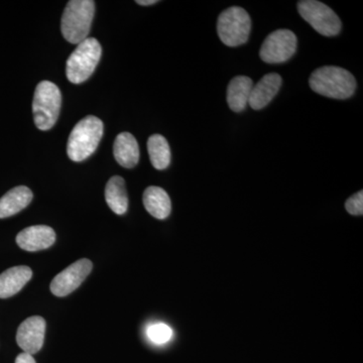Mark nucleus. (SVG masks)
I'll return each instance as SVG.
<instances>
[{
  "instance_id": "1",
  "label": "nucleus",
  "mask_w": 363,
  "mask_h": 363,
  "mask_svg": "<svg viewBox=\"0 0 363 363\" xmlns=\"http://www.w3.org/2000/svg\"><path fill=\"white\" fill-rule=\"evenodd\" d=\"M310 87L322 96L348 99L354 94L357 83L354 76L340 67L324 66L313 72Z\"/></svg>"
},
{
  "instance_id": "2",
  "label": "nucleus",
  "mask_w": 363,
  "mask_h": 363,
  "mask_svg": "<svg viewBox=\"0 0 363 363\" xmlns=\"http://www.w3.org/2000/svg\"><path fill=\"white\" fill-rule=\"evenodd\" d=\"M104 123L96 116L79 121L69 136L67 154L72 161L82 162L97 150L104 135Z\"/></svg>"
},
{
  "instance_id": "3",
  "label": "nucleus",
  "mask_w": 363,
  "mask_h": 363,
  "mask_svg": "<svg viewBox=\"0 0 363 363\" xmlns=\"http://www.w3.org/2000/svg\"><path fill=\"white\" fill-rule=\"evenodd\" d=\"M95 13L93 0H71L62 16L61 30L66 40L74 45L87 39Z\"/></svg>"
},
{
  "instance_id": "4",
  "label": "nucleus",
  "mask_w": 363,
  "mask_h": 363,
  "mask_svg": "<svg viewBox=\"0 0 363 363\" xmlns=\"http://www.w3.org/2000/svg\"><path fill=\"white\" fill-rule=\"evenodd\" d=\"M101 54V45L94 38H87L78 44L67 60L66 75L68 80L73 84L85 82L96 69Z\"/></svg>"
},
{
  "instance_id": "5",
  "label": "nucleus",
  "mask_w": 363,
  "mask_h": 363,
  "mask_svg": "<svg viewBox=\"0 0 363 363\" xmlns=\"http://www.w3.org/2000/svg\"><path fill=\"white\" fill-rule=\"evenodd\" d=\"M62 95L58 86L50 81H42L33 95V121L40 130H51L58 121Z\"/></svg>"
},
{
  "instance_id": "6",
  "label": "nucleus",
  "mask_w": 363,
  "mask_h": 363,
  "mask_svg": "<svg viewBox=\"0 0 363 363\" xmlns=\"http://www.w3.org/2000/svg\"><path fill=\"white\" fill-rule=\"evenodd\" d=\"M252 30L250 14L242 7L233 6L222 11L217 21L219 39L228 47L245 44Z\"/></svg>"
},
{
  "instance_id": "7",
  "label": "nucleus",
  "mask_w": 363,
  "mask_h": 363,
  "mask_svg": "<svg viewBox=\"0 0 363 363\" xmlns=\"http://www.w3.org/2000/svg\"><path fill=\"white\" fill-rule=\"evenodd\" d=\"M300 16L324 37H335L341 32L342 23L337 14L323 2L303 0L298 2Z\"/></svg>"
},
{
  "instance_id": "8",
  "label": "nucleus",
  "mask_w": 363,
  "mask_h": 363,
  "mask_svg": "<svg viewBox=\"0 0 363 363\" xmlns=\"http://www.w3.org/2000/svg\"><path fill=\"white\" fill-rule=\"evenodd\" d=\"M297 50V37L290 30L269 33L262 43L259 57L267 64H281L290 60Z\"/></svg>"
},
{
  "instance_id": "9",
  "label": "nucleus",
  "mask_w": 363,
  "mask_h": 363,
  "mask_svg": "<svg viewBox=\"0 0 363 363\" xmlns=\"http://www.w3.org/2000/svg\"><path fill=\"white\" fill-rule=\"evenodd\" d=\"M93 264L89 259H80L60 272L52 279L51 292L57 297H66L80 286L92 271Z\"/></svg>"
},
{
  "instance_id": "10",
  "label": "nucleus",
  "mask_w": 363,
  "mask_h": 363,
  "mask_svg": "<svg viewBox=\"0 0 363 363\" xmlns=\"http://www.w3.org/2000/svg\"><path fill=\"white\" fill-rule=\"evenodd\" d=\"M45 321L44 318H28L20 325L16 333V342L26 353L33 355L39 352L44 345Z\"/></svg>"
},
{
  "instance_id": "11",
  "label": "nucleus",
  "mask_w": 363,
  "mask_h": 363,
  "mask_svg": "<svg viewBox=\"0 0 363 363\" xmlns=\"http://www.w3.org/2000/svg\"><path fill=\"white\" fill-rule=\"evenodd\" d=\"M56 241L54 229L47 225H35L23 229L16 236V243L26 252H39L51 247Z\"/></svg>"
},
{
  "instance_id": "12",
  "label": "nucleus",
  "mask_w": 363,
  "mask_h": 363,
  "mask_svg": "<svg viewBox=\"0 0 363 363\" xmlns=\"http://www.w3.org/2000/svg\"><path fill=\"white\" fill-rule=\"evenodd\" d=\"M281 76L277 73H269L260 79L257 84L252 86L248 104L255 111L264 108L269 102L278 94L281 88Z\"/></svg>"
},
{
  "instance_id": "13",
  "label": "nucleus",
  "mask_w": 363,
  "mask_h": 363,
  "mask_svg": "<svg viewBox=\"0 0 363 363\" xmlns=\"http://www.w3.org/2000/svg\"><path fill=\"white\" fill-rule=\"evenodd\" d=\"M113 155L123 168H135L140 161V147L135 136L130 133H119L114 140Z\"/></svg>"
},
{
  "instance_id": "14",
  "label": "nucleus",
  "mask_w": 363,
  "mask_h": 363,
  "mask_svg": "<svg viewBox=\"0 0 363 363\" xmlns=\"http://www.w3.org/2000/svg\"><path fill=\"white\" fill-rule=\"evenodd\" d=\"M33 277L28 267L18 266L6 269L0 274V298L13 297L20 292Z\"/></svg>"
},
{
  "instance_id": "15",
  "label": "nucleus",
  "mask_w": 363,
  "mask_h": 363,
  "mask_svg": "<svg viewBox=\"0 0 363 363\" xmlns=\"http://www.w3.org/2000/svg\"><path fill=\"white\" fill-rule=\"evenodd\" d=\"M33 192L26 186H18L9 190L0 198V218H7L18 214L30 205Z\"/></svg>"
},
{
  "instance_id": "16",
  "label": "nucleus",
  "mask_w": 363,
  "mask_h": 363,
  "mask_svg": "<svg viewBox=\"0 0 363 363\" xmlns=\"http://www.w3.org/2000/svg\"><path fill=\"white\" fill-rule=\"evenodd\" d=\"M253 82L247 76H236L227 87V104L234 112H241L247 108L250 101Z\"/></svg>"
},
{
  "instance_id": "17",
  "label": "nucleus",
  "mask_w": 363,
  "mask_h": 363,
  "mask_svg": "<svg viewBox=\"0 0 363 363\" xmlns=\"http://www.w3.org/2000/svg\"><path fill=\"white\" fill-rule=\"evenodd\" d=\"M143 200L145 210L155 218L162 220L171 214V199L164 189L155 186L145 189Z\"/></svg>"
},
{
  "instance_id": "18",
  "label": "nucleus",
  "mask_w": 363,
  "mask_h": 363,
  "mask_svg": "<svg viewBox=\"0 0 363 363\" xmlns=\"http://www.w3.org/2000/svg\"><path fill=\"white\" fill-rule=\"evenodd\" d=\"M105 200L114 213H126L128 208V196L125 182L121 177L114 176L108 181L105 188Z\"/></svg>"
},
{
  "instance_id": "19",
  "label": "nucleus",
  "mask_w": 363,
  "mask_h": 363,
  "mask_svg": "<svg viewBox=\"0 0 363 363\" xmlns=\"http://www.w3.org/2000/svg\"><path fill=\"white\" fill-rule=\"evenodd\" d=\"M150 162L157 169L168 168L171 164V149L168 140L161 135H152L147 140Z\"/></svg>"
},
{
  "instance_id": "20",
  "label": "nucleus",
  "mask_w": 363,
  "mask_h": 363,
  "mask_svg": "<svg viewBox=\"0 0 363 363\" xmlns=\"http://www.w3.org/2000/svg\"><path fill=\"white\" fill-rule=\"evenodd\" d=\"M147 333L150 340L156 344L167 343L173 336V330L164 323L152 325L147 328Z\"/></svg>"
},
{
  "instance_id": "21",
  "label": "nucleus",
  "mask_w": 363,
  "mask_h": 363,
  "mask_svg": "<svg viewBox=\"0 0 363 363\" xmlns=\"http://www.w3.org/2000/svg\"><path fill=\"white\" fill-rule=\"evenodd\" d=\"M345 208L348 213L358 216L363 213V192L359 191L357 194L351 196L345 203Z\"/></svg>"
},
{
  "instance_id": "22",
  "label": "nucleus",
  "mask_w": 363,
  "mask_h": 363,
  "mask_svg": "<svg viewBox=\"0 0 363 363\" xmlns=\"http://www.w3.org/2000/svg\"><path fill=\"white\" fill-rule=\"evenodd\" d=\"M16 363H35V358L28 353L23 352L16 357Z\"/></svg>"
},
{
  "instance_id": "23",
  "label": "nucleus",
  "mask_w": 363,
  "mask_h": 363,
  "mask_svg": "<svg viewBox=\"0 0 363 363\" xmlns=\"http://www.w3.org/2000/svg\"><path fill=\"white\" fill-rule=\"evenodd\" d=\"M136 4H140V6H147L156 4H157V0H138Z\"/></svg>"
}]
</instances>
